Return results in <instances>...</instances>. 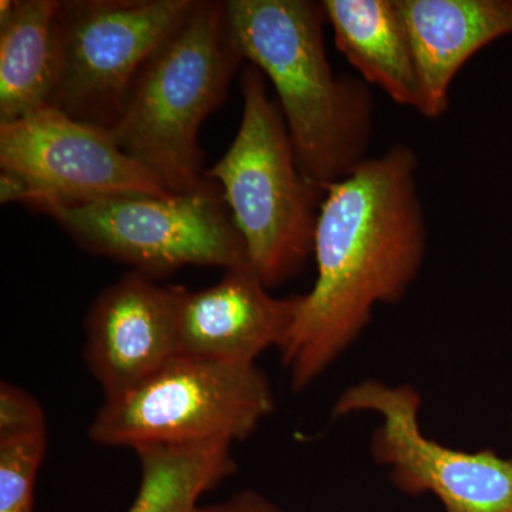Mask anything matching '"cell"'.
<instances>
[{
	"instance_id": "cell-9",
	"label": "cell",
	"mask_w": 512,
	"mask_h": 512,
	"mask_svg": "<svg viewBox=\"0 0 512 512\" xmlns=\"http://www.w3.org/2000/svg\"><path fill=\"white\" fill-rule=\"evenodd\" d=\"M0 168L29 187L26 207L80 205L123 197H165L171 192L127 156L110 131L43 106L0 123Z\"/></svg>"
},
{
	"instance_id": "cell-11",
	"label": "cell",
	"mask_w": 512,
	"mask_h": 512,
	"mask_svg": "<svg viewBox=\"0 0 512 512\" xmlns=\"http://www.w3.org/2000/svg\"><path fill=\"white\" fill-rule=\"evenodd\" d=\"M251 265L227 269L212 286L175 285L178 353L232 365H256L279 348L299 308V295L275 298Z\"/></svg>"
},
{
	"instance_id": "cell-3",
	"label": "cell",
	"mask_w": 512,
	"mask_h": 512,
	"mask_svg": "<svg viewBox=\"0 0 512 512\" xmlns=\"http://www.w3.org/2000/svg\"><path fill=\"white\" fill-rule=\"evenodd\" d=\"M242 62L227 2L195 0L141 67L111 136L171 194H222L204 170L198 134Z\"/></svg>"
},
{
	"instance_id": "cell-1",
	"label": "cell",
	"mask_w": 512,
	"mask_h": 512,
	"mask_svg": "<svg viewBox=\"0 0 512 512\" xmlns=\"http://www.w3.org/2000/svg\"><path fill=\"white\" fill-rule=\"evenodd\" d=\"M417 168L412 148L397 144L326 190L313 241L318 275L278 348L295 392L362 336L377 305L399 302L416 281L427 249Z\"/></svg>"
},
{
	"instance_id": "cell-4",
	"label": "cell",
	"mask_w": 512,
	"mask_h": 512,
	"mask_svg": "<svg viewBox=\"0 0 512 512\" xmlns=\"http://www.w3.org/2000/svg\"><path fill=\"white\" fill-rule=\"evenodd\" d=\"M241 86L244 107L237 136L207 177L220 185L249 264L272 288L298 275L313 255L326 191L299 167L264 74L247 64Z\"/></svg>"
},
{
	"instance_id": "cell-16",
	"label": "cell",
	"mask_w": 512,
	"mask_h": 512,
	"mask_svg": "<svg viewBox=\"0 0 512 512\" xmlns=\"http://www.w3.org/2000/svg\"><path fill=\"white\" fill-rule=\"evenodd\" d=\"M46 444V430L0 437V512H33V491Z\"/></svg>"
},
{
	"instance_id": "cell-7",
	"label": "cell",
	"mask_w": 512,
	"mask_h": 512,
	"mask_svg": "<svg viewBox=\"0 0 512 512\" xmlns=\"http://www.w3.org/2000/svg\"><path fill=\"white\" fill-rule=\"evenodd\" d=\"M36 211L53 218L80 247L153 278L187 265L227 271L249 264L222 194L111 198Z\"/></svg>"
},
{
	"instance_id": "cell-15",
	"label": "cell",
	"mask_w": 512,
	"mask_h": 512,
	"mask_svg": "<svg viewBox=\"0 0 512 512\" xmlns=\"http://www.w3.org/2000/svg\"><path fill=\"white\" fill-rule=\"evenodd\" d=\"M136 453L141 481L127 512H194L202 494L237 470L231 444L144 446Z\"/></svg>"
},
{
	"instance_id": "cell-12",
	"label": "cell",
	"mask_w": 512,
	"mask_h": 512,
	"mask_svg": "<svg viewBox=\"0 0 512 512\" xmlns=\"http://www.w3.org/2000/svg\"><path fill=\"white\" fill-rule=\"evenodd\" d=\"M412 49L426 119L443 117L457 73L483 47L508 35L504 0H396Z\"/></svg>"
},
{
	"instance_id": "cell-14",
	"label": "cell",
	"mask_w": 512,
	"mask_h": 512,
	"mask_svg": "<svg viewBox=\"0 0 512 512\" xmlns=\"http://www.w3.org/2000/svg\"><path fill=\"white\" fill-rule=\"evenodd\" d=\"M60 0L0 2V123L49 104Z\"/></svg>"
},
{
	"instance_id": "cell-13",
	"label": "cell",
	"mask_w": 512,
	"mask_h": 512,
	"mask_svg": "<svg viewBox=\"0 0 512 512\" xmlns=\"http://www.w3.org/2000/svg\"><path fill=\"white\" fill-rule=\"evenodd\" d=\"M322 6L336 47L363 82L416 110V69L396 0H323Z\"/></svg>"
},
{
	"instance_id": "cell-18",
	"label": "cell",
	"mask_w": 512,
	"mask_h": 512,
	"mask_svg": "<svg viewBox=\"0 0 512 512\" xmlns=\"http://www.w3.org/2000/svg\"><path fill=\"white\" fill-rule=\"evenodd\" d=\"M194 512H282L271 501L255 491H242L222 503L198 505Z\"/></svg>"
},
{
	"instance_id": "cell-5",
	"label": "cell",
	"mask_w": 512,
	"mask_h": 512,
	"mask_svg": "<svg viewBox=\"0 0 512 512\" xmlns=\"http://www.w3.org/2000/svg\"><path fill=\"white\" fill-rule=\"evenodd\" d=\"M275 409L268 377L256 365L177 355L154 375L109 397L90 424L100 446L234 444Z\"/></svg>"
},
{
	"instance_id": "cell-10",
	"label": "cell",
	"mask_w": 512,
	"mask_h": 512,
	"mask_svg": "<svg viewBox=\"0 0 512 512\" xmlns=\"http://www.w3.org/2000/svg\"><path fill=\"white\" fill-rule=\"evenodd\" d=\"M177 355L175 285L131 271L97 296L87 313L84 356L106 399L137 386Z\"/></svg>"
},
{
	"instance_id": "cell-8",
	"label": "cell",
	"mask_w": 512,
	"mask_h": 512,
	"mask_svg": "<svg viewBox=\"0 0 512 512\" xmlns=\"http://www.w3.org/2000/svg\"><path fill=\"white\" fill-rule=\"evenodd\" d=\"M420 407V394L409 384L366 380L339 397L333 414L380 417L373 457L390 468L393 484L404 493L436 495L446 512H512V457L457 450L424 436Z\"/></svg>"
},
{
	"instance_id": "cell-19",
	"label": "cell",
	"mask_w": 512,
	"mask_h": 512,
	"mask_svg": "<svg viewBox=\"0 0 512 512\" xmlns=\"http://www.w3.org/2000/svg\"><path fill=\"white\" fill-rule=\"evenodd\" d=\"M505 12H507L508 35H512V0H504Z\"/></svg>"
},
{
	"instance_id": "cell-6",
	"label": "cell",
	"mask_w": 512,
	"mask_h": 512,
	"mask_svg": "<svg viewBox=\"0 0 512 512\" xmlns=\"http://www.w3.org/2000/svg\"><path fill=\"white\" fill-rule=\"evenodd\" d=\"M195 0H69L55 18L49 106L110 131L138 72Z\"/></svg>"
},
{
	"instance_id": "cell-17",
	"label": "cell",
	"mask_w": 512,
	"mask_h": 512,
	"mask_svg": "<svg viewBox=\"0 0 512 512\" xmlns=\"http://www.w3.org/2000/svg\"><path fill=\"white\" fill-rule=\"evenodd\" d=\"M46 430L45 413L32 394L15 384H0V437Z\"/></svg>"
},
{
	"instance_id": "cell-2",
	"label": "cell",
	"mask_w": 512,
	"mask_h": 512,
	"mask_svg": "<svg viewBox=\"0 0 512 512\" xmlns=\"http://www.w3.org/2000/svg\"><path fill=\"white\" fill-rule=\"evenodd\" d=\"M227 8L245 62L274 86L299 167L328 190L369 158L375 117L369 86L333 72L322 2L227 0Z\"/></svg>"
}]
</instances>
